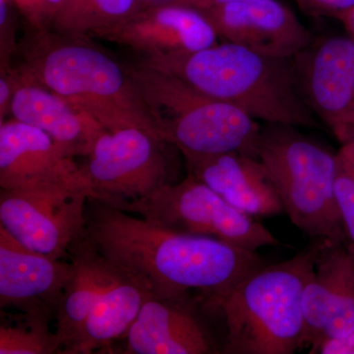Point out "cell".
Listing matches in <instances>:
<instances>
[{"label":"cell","instance_id":"6da1fadb","mask_svg":"<svg viewBox=\"0 0 354 354\" xmlns=\"http://www.w3.org/2000/svg\"><path fill=\"white\" fill-rule=\"evenodd\" d=\"M86 218L83 236L158 299L184 301L190 291H200L214 308L244 279L267 265L256 251L176 232L97 200H88Z\"/></svg>","mask_w":354,"mask_h":354},{"label":"cell","instance_id":"7a4b0ae2","mask_svg":"<svg viewBox=\"0 0 354 354\" xmlns=\"http://www.w3.org/2000/svg\"><path fill=\"white\" fill-rule=\"evenodd\" d=\"M140 64L171 74L202 94L241 109L254 120L319 127L298 94L290 59L223 41L185 55H148Z\"/></svg>","mask_w":354,"mask_h":354},{"label":"cell","instance_id":"3957f363","mask_svg":"<svg viewBox=\"0 0 354 354\" xmlns=\"http://www.w3.org/2000/svg\"><path fill=\"white\" fill-rule=\"evenodd\" d=\"M85 39L39 31L23 69L108 131L139 128L160 139L125 65Z\"/></svg>","mask_w":354,"mask_h":354},{"label":"cell","instance_id":"277c9868","mask_svg":"<svg viewBox=\"0 0 354 354\" xmlns=\"http://www.w3.org/2000/svg\"><path fill=\"white\" fill-rule=\"evenodd\" d=\"M316 243L285 262L266 265L214 306L223 312L225 354H291L304 348V293L315 266Z\"/></svg>","mask_w":354,"mask_h":354},{"label":"cell","instance_id":"5b68a950","mask_svg":"<svg viewBox=\"0 0 354 354\" xmlns=\"http://www.w3.org/2000/svg\"><path fill=\"white\" fill-rule=\"evenodd\" d=\"M125 67L158 136L183 157L237 152L256 158L262 127L245 111L140 62Z\"/></svg>","mask_w":354,"mask_h":354},{"label":"cell","instance_id":"8992f818","mask_svg":"<svg viewBox=\"0 0 354 354\" xmlns=\"http://www.w3.org/2000/svg\"><path fill=\"white\" fill-rule=\"evenodd\" d=\"M297 128L266 123L256 158L269 172L295 227L312 241L346 243L335 195L337 152Z\"/></svg>","mask_w":354,"mask_h":354},{"label":"cell","instance_id":"52a82bcc","mask_svg":"<svg viewBox=\"0 0 354 354\" xmlns=\"http://www.w3.org/2000/svg\"><path fill=\"white\" fill-rule=\"evenodd\" d=\"M171 146L139 128L104 130L79 165L81 185L88 199L121 209L176 183Z\"/></svg>","mask_w":354,"mask_h":354},{"label":"cell","instance_id":"ba28073f","mask_svg":"<svg viewBox=\"0 0 354 354\" xmlns=\"http://www.w3.org/2000/svg\"><path fill=\"white\" fill-rule=\"evenodd\" d=\"M120 209L176 232L214 237L247 250L257 251L261 247L279 244L253 216L234 208L189 174Z\"/></svg>","mask_w":354,"mask_h":354},{"label":"cell","instance_id":"9c48e42d","mask_svg":"<svg viewBox=\"0 0 354 354\" xmlns=\"http://www.w3.org/2000/svg\"><path fill=\"white\" fill-rule=\"evenodd\" d=\"M88 200L79 178L1 189L0 227L26 248L62 259L85 232Z\"/></svg>","mask_w":354,"mask_h":354},{"label":"cell","instance_id":"30bf717a","mask_svg":"<svg viewBox=\"0 0 354 354\" xmlns=\"http://www.w3.org/2000/svg\"><path fill=\"white\" fill-rule=\"evenodd\" d=\"M313 241L315 266L304 293V348L318 353L327 342L354 333V247Z\"/></svg>","mask_w":354,"mask_h":354},{"label":"cell","instance_id":"8fae6325","mask_svg":"<svg viewBox=\"0 0 354 354\" xmlns=\"http://www.w3.org/2000/svg\"><path fill=\"white\" fill-rule=\"evenodd\" d=\"M290 62L302 101L335 136L354 102V39L315 38Z\"/></svg>","mask_w":354,"mask_h":354},{"label":"cell","instance_id":"7c38bea8","mask_svg":"<svg viewBox=\"0 0 354 354\" xmlns=\"http://www.w3.org/2000/svg\"><path fill=\"white\" fill-rule=\"evenodd\" d=\"M72 262L26 248L0 227V305L25 314L31 323L57 319L65 288L73 274Z\"/></svg>","mask_w":354,"mask_h":354},{"label":"cell","instance_id":"4fadbf2b","mask_svg":"<svg viewBox=\"0 0 354 354\" xmlns=\"http://www.w3.org/2000/svg\"><path fill=\"white\" fill-rule=\"evenodd\" d=\"M203 14L223 41L268 57L290 59L315 39L279 0H239Z\"/></svg>","mask_w":354,"mask_h":354},{"label":"cell","instance_id":"5bb4252c","mask_svg":"<svg viewBox=\"0 0 354 354\" xmlns=\"http://www.w3.org/2000/svg\"><path fill=\"white\" fill-rule=\"evenodd\" d=\"M93 36L127 46L143 57L195 53L218 44V39L204 14L176 2L139 9Z\"/></svg>","mask_w":354,"mask_h":354},{"label":"cell","instance_id":"9a60e30c","mask_svg":"<svg viewBox=\"0 0 354 354\" xmlns=\"http://www.w3.org/2000/svg\"><path fill=\"white\" fill-rule=\"evenodd\" d=\"M183 158L187 174L247 215L272 216L285 212L269 172L257 158L237 152Z\"/></svg>","mask_w":354,"mask_h":354},{"label":"cell","instance_id":"2e32d148","mask_svg":"<svg viewBox=\"0 0 354 354\" xmlns=\"http://www.w3.org/2000/svg\"><path fill=\"white\" fill-rule=\"evenodd\" d=\"M8 78L12 87L9 111L14 120L43 130L72 157H86L106 129L87 114L72 108L24 69L11 73Z\"/></svg>","mask_w":354,"mask_h":354},{"label":"cell","instance_id":"e0dca14e","mask_svg":"<svg viewBox=\"0 0 354 354\" xmlns=\"http://www.w3.org/2000/svg\"><path fill=\"white\" fill-rule=\"evenodd\" d=\"M79 178V165L50 135L18 120L0 124V187Z\"/></svg>","mask_w":354,"mask_h":354},{"label":"cell","instance_id":"ac0fdd59","mask_svg":"<svg viewBox=\"0 0 354 354\" xmlns=\"http://www.w3.org/2000/svg\"><path fill=\"white\" fill-rule=\"evenodd\" d=\"M183 301L150 297L144 302L127 335L124 353L206 354L213 342Z\"/></svg>","mask_w":354,"mask_h":354},{"label":"cell","instance_id":"d6986e66","mask_svg":"<svg viewBox=\"0 0 354 354\" xmlns=\"http://www.w3.org/2000/svg\"><path fill=\"white\" fill-rule=\"evenodd\" d=\"M114 268L113 279L91 310L80 332L62 353H91L127 335L144 302L152 297L141 281Z\"/></svg>","mask_w":354,"mask_h":354},{"label":"cell","instance_id":"ffe728a7","mask_svg":"<svg viewBox=\"0 0 354 354\" xmlns=\"http://www.w3.org/2000/svg\"><path fill=\"white\" fill-rule=\"evenodd\" d=\"M69 255L74 272L60 302L55 330L62 351L80 332L115 270L83 235L70 247Z\"/></svg>","mask_w":354,"mask_h":354},{"label":"cell","instance_id":"44dd1931","mask_svg":"<svg viewBox=\"0 0 354 354\" xmlns=\"http://www.w3.org/2000/svg\"><path fill=\"white\" fill-rule=\"evenodd\" d=\"M141 8L140 0H88L64 36L87 38L127 19Z\"/></svg>","mask_w":354,"mask_h":354},{"label":"cell","instance_id":"7402d4cb","mask_svg":"<svg viewBox=\"0 0 354 354\" xmlns=\"http://www.w3.org/2000/svg\"><path fill=\"white\" fill-rule=\"evenodd\" d=\"M26 322L27 327L1 326L0 354H50L62 349L59 337L48 325Z\"/></svg>","mask_w":354,"mask_h":354},{"label":"cell","instance_id":"603a6c76","mask_svg":"<svg viewBox=\"0 0 354 354\" xmlns=\"http://www.w3.org/2000/svg\"><path fill=\"white\" fill-rule=\"evenodd\" d=\"M335 195L348 241L354 247V141L337 152Z\"/></svg>","mask_w":354,"mask_h":354},{"label":"cell","instance_id":"cb8c5ba5","mask_svg":"<svg viewBox=\"0 0 354 354\" xmlns=\"http://www.w3.org/2000/svg\"><path fill=\"white\" fill-rule=\"evenodd\" d=\"M27 19L39 31L50 27L64 0H13Z\"/></svg>","mask_w":354,"mask_h":354},{"label":"cell","instance_id":"d4e9b609","mask_svg":"<svg viewBox=\"0 0 354 354\" xmlns=\"http://www.w3.org/2000/svg\"><path fill=\"white\" fill-rule=\"evenodd\" d=\"M295 2L307 15L335 19L339 14L354 6V0H295Z\"/></svg>","mask_w":354,"mask_h":354},{"label":"cell","instance_id":"484cf974","mask_svg":"<svg viewBox=\"0 0 354 354\" xmlns=\"http://www.w3.org/2000/svg\"><path fill=\"white\" fill-rule=\"evenodd\" d=\"M87 2L88 0H64L50 27L57 34L64 35Z\"/></svg>","mask_w":354,"mask_h":354},{"label":"cell","instance_id":"4316f807","mask_svg":"<svg viewBox=\"0 0 354 354\" xmlns=\"http://www.w3.org/2000/svg\"><path fill=\"white\" fill-rule=\"evenodd\" d=\"M321 354H354V333L342 339L327 342L319 349Z\"/></svg>","mask_w":354,"mask_h":354},{"label":"cell","instance_id":"83f0119b","mask_svg":"<svg viewBox=\"0 0 354 354\" xmlns=\"http://www.w3.org/2000/svg\"><path fill=\"white\" fill-rule=\"evenodd\" d=\"M335 137L342 145L354 141V102Z\"/></svg>","mask_w":354,"mask_h":354},{"label":"cell","instance_id":"f1b7e54d","mask_svg":"<svg viewBox=\"0 0 354 354\" xmlns=\"http://www.w3.org/2000/svg\"><path fill=\"white\" fill-rule=\"evenodd\" d=\"M234 1H239V0H174L176 3L191 7L202 13Z\"/></svg>","mask_w":354,"mask_h":354},{"label":"cell","instance_id":"f546056e","mask_svg":"<svg viewBox=\"0 0 354 354\" xmlns=\"http://www.w3.org/2000/svg\"><path fill=\"white\" fill-rule=\"evenodd\" d=\"M12 87L8 77L3 76L0 79V120L3 121V116L9 111L10 106Z\"/></svg>","mask_w":354,"mask_h":354},{"label":"cell","instance_id":"4dcf8cb0","mask_svg":"<svg viewBox=\"0 0 354 354\" xmlns=\"http://www.w3.org/2000/svg\"><path fill=\"white\" fill-rule=\"evenodd\" d=\"M337 20L344 25L348 36L354 39V6L337 16Z\"/></svg>","mask_w":354,"mask_h":354},{"label":"cell","instance_id":"1f68e13d","mask_svg":"<svg viewBox=\"0 0 354 354\" xmlns=\"http://www.w3.org/2000/svg\"><path fill=\"white\" fill-rule=\"evenodd\" d=\"M142 8L145 7L158 6V4L169 3V2H174V0H140Z\"/></svg>","mask_w":354,"mask_h":354}]
</instances>
